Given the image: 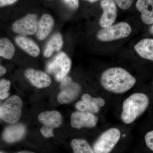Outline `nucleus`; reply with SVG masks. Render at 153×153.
Here are the masks:
<instances>
[{"label":"nucleus","instance_id":"4be33fe9","mask_svg":"<svg viewBox=\"0 0 153 153\" xmlns=\"http://www.w3.org/2000/svg\"><path fill=\"white\" fill-rule=\"evenodd\" d=\"M10 86V82L7 79H2L0 82V98L4 99L9 96L8 93Z\"/></svg>","mask_w":153,"mask_h":153},{"label":"nucleus","instance_id":"2eb2a0df","mask_svg":"<svg viewBox=\"0 0 153 153\" xmlns=\"http://www.w3.org/2000/svg\"><path fill=\"white\" fill-rule=\"evenodd\" d=\"M82 100L76 103V108L82 112L97 113L100 109L97 103V97H91L89 94H85L81 97Z\"/></svg>","mask_w":153,"mask_h":153},{"label":"nucleus","instance_id":"0eeeda50","mask_svg":"<svg viewBox=\"0 0 153 153\" xmlns=\"http://www.w3.org/2000/svg\"><path fill=\"white\" fill-rule=\"evenodd\" d=\"M38 120L43 124L41 129L42 134L45 137L54 136L53 129L58 127L62 123V116L59 112L55 111L41 113Z\"/></svg>","mask_w":153,"mask_h":153},{"label":"nucleus","instance_id":"f257e3e1","mask_svg":"<svg viewBox=\"0 0 153 153\" xmlns=\"http://www.w3.org/2000/svg\"><path fill=\"white\" fill-rule=\"evenodd\" d=\"M100 83L105 90L111 93H125L133 87L136 79L128 71L121 67L106 69L100 76Z\"/></svg>","mask_w":153,"mask_h":153},{"label":"nucleus","instance_id":"b1692460","mask_svg":"<svg viewBox=\"0 0 153 153\" xmlns=\"http://www.w3.org/2000/svg\"><path fill=\"white\" fill-rule=\"evenodd\" d=\"M145 140L148 147L153 152V130L148 132L146 134Z\"/></svg>","mask_w":153,"mask_h":153},{"label":"nucleus","instance_id":"9b49d317","mask_svg":"<svg viewBox=\"0 0 153 153\" xmlns=\"http://www.w3.org/2000/svg\"><path fill=\"white\" fill-rule=\"evenodd\" d=\"M98 118L90 113L75 111L72 114L71 125L74 128L79 129L83 127L93 128L97 124Z\"/></svg>","mask_w":153,"mask_h":153},{"label":"nucleus","instance_id":"4468645a","mask_svg":"<svg viewBox=\"0 0 153 153\" xmlns=\"http://www.w3.org/2000/svg\"><path fill=\"white\" fill-rule=\"evenodd\" d=\"M26 128L22 124L7 127L3 134V138L7 143L16 142L22 139L25 135Z\"/></svg>","mask_w":153,"mask_h":153},{"label":"nucleus","instance_id":"c756f323","mask_svg":"<svg viewBox=\"0 0 153 153\" xmlns=\"http://www.w3.org/2000/svg\"><path fill=\"white\" fill-rule=\"evenodd\" d=\"M150 32L153 35V25L150 28Z\"/></svg>","mask_w":153,"mask_h":153},{"label":"nucleus","instance_id":"7c9ffc66","mask_svg":"<svg viewBox=\"0 0 153 153\" xmlns=\"http://www.w3.org/2000/svg\"><path fill=\"white\" fill-rule=\"evenodd\" d=\"M3 153V152H1V153Z\"/></svg>","mask_w":153,"mask_h":153},{"label":"nucleus","instance_id":"f8f14e48","mask_svg":"<svg viewBox=\"0 0 153 153\" xmlns=\"http://www.w3.org/2000/svg\"><path fill=\"white\" fill-rule=\"evenodd\" d=\"M25 76L34 86L38 88L48 87L52 79L45 72L33 69H28L25 72Z\"/></svg>","mask_w":153,"mask_h":153},{"label":"nucleus","instance_id":"c85d7f7f","mask_svg":"<svg viewBox=\"0 0 153 153\" xmlns=\"http://www.w3.org/2000/svg\"><path fill=\"white\" fill-rule=\"evenodd\" d=\"M85 1H88L90 2L93 3L95 2L96 1H99V0H85Z\"/></svg>","mask_w":153,"mask_h":153},{"label":"nucleus","instance_id":"39448f33","mask_svg":"<svg viewBox=\"0 0 153 153\" xmlns=\"http://www.w3.org/2000/svg\"><path fill=\"white\" fill-rule=\"evenodd\" d=\"M71 65V60L68 55L60 52L47 64V71L53 74L58 81H61L68 74Z\"/></svg>","mask_w":153,"mask_h":153},{"label":"nucleus","instance_id":"a878e982","mask_svg":"<svg viewBox=\"0 0 153 153\" xmlns=\"http://www.w3.org/2000/svg\"><path fill=\"white\" fill-rule=\"evenodd\" d=\"M17 0H0V5L1 7H3L8 5L12 4Z\"/></svg>","mask_w":153,"mask_h":153},{"label":"nucleus","instance_id":"412c9836","mask_svg":"<svg viewBox=\"0 0 153 153\" xmlns=\"http://www.w3.org/2000/svg\"><path fill=\"white\" fill-rule=\"evenodd\" d=\"M71 146L74 153H94L93 149L84 140H73L71 141Z\"/></svg>","mask_w":153,"mask_h":153},{"label":"nucleus","instance_id":"dca6fc26","mask_svg":"<svg viewBox=\"0 0 153 153\" xmlns=\"http://www.w3.org/2000/svg\"><path fill=\"white\" fill-rule=\"evenodd\" d=\"M54 19L51 15L44 14L38 22L36 36L39 40H44L52 31L54 26Z\"/></svg>","mask_w":153,"mask_h":153},{"label":"nucleus","instance_id":"f03ea898","mask_svg":"<svg viewBox=\"0 0 153 153\" xmlns=\"http://www.w3.org/2000/svg\"><path fill=\"white\" fill-rule=\"evenodd\" d=\"M149 98L145 94L135 93L124 101L121 118L126 124L133 123L149 107Z\"/></svg>","mask_w":153,"mask_h":153},{"label":"nucleus","instance_id":"423d86ee","mask_svg":"<svg viewBox=\"0 0 153 153\" xmlns=\"http://www.w3.org/2000/svg\"><path fill=\"white\" fill-rule=\"evenodd\" d=\"M22 102L16 95L11 97L1 106V118L7 123H16L21 116Z\"/></svg>","mask_w":153,"mask_h":153},{"label":"nucleus","instance_id":"cd10ccee","mask_svg":"<svg viewBox=\"0 0 153 153\" xmlns=\"http://www.w3.org/2000/svg\"><path fill=\"white\" fill-rule=\"evenodd\" d=\"M17 153H35L33 152H30V151H21V152H19Z\"/></svg>","mask_w":153,"mask_h":153},{"label":"nucleus","instance_id":"6e6552de","mask_svg":"<svg viewBox=\"0 0 153 153\" xmlns=\"http://www.w3.org/2000/svg\"><path fill=\"white\" fill-rule=\"evenodd\" d=\"M60 82L61 91L57 96L58 101L61 104L71 102L79 95L81 91L80 85L68 76L64 77Z\"/></svg>","mask_w":153,"mask_h":153},{"label":"nucleus","instance_id":"a211bd4d","mask_svg":"<svg viewBox=\"0 0 153 153\" xmlns=\"http://www.w3.org/2000/svg\"><path fill=\"white\" fill-rule=\"evenodd\" d=\"M17 44L22 49L33 57H37L40 53L38 45L30 38L23 36H19L16 38Z\"/></svg>","mask_w":153,"mask_h":153},{"label":"nucleus","instance_id":"1a4fd4ad","mask_svg":"<svg viewBox=\"0 0 153 153\" xmlns=\"http://www.w3.org/2000/svg\"><path fill=\"white\" fill-rule=\"evenodd\" d=\"M38 18L35 14H28L13 25V31L22 35H32L37 32Z\"/></svg>","mask_w":153,"mask_h":153},{"label":"nucleus","instance_id":"ddd939ff","mask_svg":"<svg viewBox=\"0 0 153 153\" xmlns=\"http://www.w3.org/2000/svg\"><path fill=\"white\" fill-rule=\"evenodd\" d=\"M136 7L141 13L143 22L146 25H153V0H137Z\"/></svg>","mask_w":153,"mask_h":153},{"label":"nucleus","instance_id":"6ab92c4d","mask_svg":"<svg viewBox=\"0 0 153 153\" xmlns=\"http://www.w3.org/2000/svg\"><path fill=\"white\" fill-rule=\"evenodd\" d=\"M63 41L61 35L55 33L47 43L44 50V55L45 57H49L55 51H59L63 46Z\"/></svg>","mask_w":153,"mask_h":153},{"label":"nucleus","instance_id":"393cba45","mask_svg":"<svg viewBox=\"0 0 153 153\" xmlns=\"http://www.w3.org/2000/svg\"><path fill=\"white\" fill-rule=\"evenodd\" d=\"M67 5L72 9H76L79 7V0H63Z\"/></svg>","mask_w":153,"mask_h":153},{"label":"nucleus","instance_id":"7ed1b4c3","mask_svg":"<svg viewBox=\"0 0 153 153\" xmlns=\"http://www.w3.org/2000/svg\"><path fill=\"white\" fill-rule=\"evenodd\" d=\"M131 32V28L128 23L120 22L100 30L97 37L100 41L107 42L127 38Z\"/></svg>","mask_w":153,"mask_h":153},{"label":"nucleus","instance_id":"bb28decb","mask_svg":"<svg viewBox=\"0 0 153 153\" xmlns=\"http://www.w3.org/2000/svg\"><path fill=\"white\" fill-rule=\"evenodd\" d=\"M6 72V68L4 66L1 65V66H0V75H1V76L4 75V74H5Z\"/></svg>","mask_w":153,"mask_h":153},{"label":"nucleus","instance_id":"f3484780","mask_svg":"<svg viewBox=\"0 0 153 153\" xmlns=\"http://www.w3.org/2000/svg\"><path fill=\"white\" fill-rule=\"evenodd\" d=\"M137 53L144 59L153 61V39L145 38L134 46Z\"/></svg>","mask_w":153,"mask_h":153},{"label":"nucleus","instance_id":"5701e85b","mask_svg":"<svg viewBox=\"0 0 153 153\" xmlns=\"http://www.w3.org/2000/svg\"><path fill=\"white\" fill-rule=\"evenodd\" d=\"M134 0H114L115 3L120 8L126 10L131 6Z\"/></svg>","mask_w":153,"mask_h":153},{"label":"nucleus","instance_id":"aec40b11","mask_svg":"<svg viewBox=\"0 0 153 153\" xmlns=\"http://www.w3.org/2000/svg\"><path fill=\"white\" fill-rule=\"evenodd\" d=\"M15 52L13 44L11 41L6 38L0 40V55L1 57L10 59L13 57Z\"/></svg>","mask_w":153,"mask_h":153},{"label":"nucleus","instance_id":"9d476101","mask_svg":"<svg viewBox=\"0 0 153 153\" xmlns=\"http://www.w3.org/2000/svg\"><path fill=\"white\" fill-rule=\"evenodd\" d=\"M100 6L103 13L100 19V25L102 28L111 26L117 17V8L114 0H102Z\"/></svg>","mask_w":153,"mask_h":153},{"label":"nucleus","instance_id":"20e7f679","mask_svg":"<svg viewBox=\"0 0 153 153\" xmlns=\"http://www.w3.org/2000/svg\"><path fill=\"white\" fill-rule=\"evenodd\" d=\"M119 129L111 128L102 134L93 145L94 153H110L114 149L120 138Z\"/></svg>","mask_w":153,"mask_h":153}]
</instances>
